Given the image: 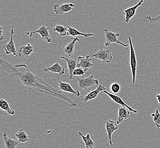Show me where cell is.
Listing matches in <instances>:
<instances>
[{
	"mask_svg": "<svg viewBox=\"0 0 160 148\" xmlns=\"http://www.w3.org/2000/svg\"><path fill=\"white\" fill-rule=\"evenodd\" d=\"M0 65L4 70L9 74L10 77H16L18 85L26 87L30 91L35 90L47 95L55 96L68 102V108H76L77 103L64 93L51 86L37 75L32 73L25 63L13 65L6 62L2 58L0 59Z\"/></svg>",
	"mask_w": 160,
	"mask_h": 148,
	"instance_id": "obj_1",
	"label": "cell"
},
{
	"mask_svg": "<svg viewBox=\"0 0 160 148\" xmlns=\"http://www.w3.org/2000/svg\"><path fill=\"white\" fill-rule=\"evenodd\" d=\"M129 49H130V61L129 64L131 67V70L132 77V86L133 87L135 84L136 79V71H137V59L136 55L135 50L133 46L132 40L131 37H128Z\"/></svg>",
	"mask_w": 160,
	"mask_h": 148,
	"instance_id": "obj_2",
	"label": "cell"
},
{
	"mask_svg": "<svg viewBox=\"0 0 160 148\" xmlns=\"http://www.w3.org/2000/svg\"><path fill=\"white\" fill-rule=\"evenodd\" d=\"M77 80L79 90H85L88 91L90 87L93 86H98L99 81L94 78V75H91L88 77H77Z\"/></svg>",
	"mask_w": 160,
	"mask_h": 148,
	"instance_id": "obj_3",
	"label": "cell"
},
{
	"mask_svg": "<svg viewBox=\"0 0 160 148\" xmlns=\"http://www.w3.org/2000/svg\"><path fill=\"white\" fill-rule=\"evenodd\" d=\"M119 36H120L119 33H114L112 31H109L106 29H105V46L108 47L111 43H117L128 49L129 45L127 43H122L118 40V38Z\"/></svg>",
	"mask_w": 160,
	"mask_h": 148,
	"instance_id": "obj_4",
	"label": "cell"
},
{
	"mask_svg": "<svg viewBox=\"0 0 160 148\" xmlns=\"http://www.w3.org/2000/svg\"><path fill=\"white\" fill-rule=\"evenodd\" d=\"M35 33H38L40 34V37L42 40L46 41L47 43H51L52 41L51 37L50 36V34L49 33V28H47L45 25H43L40 26L39 28V29L34 31H27L26 32V37L27 36H30V40H31L32 38V35L35 34Z\"/></svg>",
	"mask_w": 160,
	"mask_h": 148,
	"instance_id": "obj_5",
	"label": "cell"
},
{
	"mask_svg": "<svg viewBox=\"0 0 160 148\" xmlns=\"http://www.w3.org/2000/svg\"><path fill=\"white\" fill-rule=\"evenodd\" d=\"M92 56L97 59L102 61L105 63H110L113 58L112 53L110 50H105L103 48L93 54Z\"/></svg>",
	"mask_w": 160,
	"mask_h": 148,
	"instance_id": "obj_6",
	"label": "cell"
},
{
	"mask_svg": "<svg viewBox=\"0 0 160 148\" xmlns=\"http://www.w3.org/2000/svg\"><path fill=\"white\" fill-rule=\"evenodd\" d=\"M78 60L79 61V63H77V68H82L85 72L89 71L94 66V64L92 63V59L89 56H86V57L79 56L78 57Z\"/></svg>",
	"mask_w": 160,
	"mask_h": 148,
	"instance_id": "obj_7",
	"label": "cell"
},
{
	"mask_svg": "<svg viewBox=\"0 0 160 148\" xmlns=\"http://www.w3.org/2000/svg\"><path fill=\"white\" fill-rule=\"evenodd\" d=\"M74 7L75 5L73 3H65L62 5L56 4L53 6V10L56 15H62L70 12Z\"/></svg>",
	"mask_w": 160,
	"mask_h": 148,
	"instance_id": "obj_8",
	"label": "cell"
},
{
	"mask_svg": "<svg viewBox=\"0 0 160 148\" xmlns=\"http://www.w3.org/2000/svg\"><path fill=\"white\" fill-rule=\"evenodd\" d=\"M14 31V29L11 30V38L9 41H8V43L3 46V48L5 51L6 55L12 54V56L18 57L19 55H18V53L17 52L16 45L13 40Z\"/></svg>",
	"mask_w": 160,
	"mask_h": 148,
	"instance_id": "obj_9",
	"label": "cell"
},
{
	"mask_svg": "<svg viewBox=\"0 0 160 148\" xmlns=\"http://www.w3.org/2000/svg\"><path fill=\"white\" fill-rule=\"evenodd\" d=\"M102 92L106 93L108 96H109V97H110L114 102H115L116 103H117V104H119V105H122V107H126V108H127L129 111L132 112L134 113V114H138V111H137V110H136V109H133L132 108H131V107H129V105H127L126 103L124 102V100H123V99H122L119 96L116 95H115L114 93H111L108 92L106 90L103 91Z\"/></svg>",
	"mask_w": 160,
	"mask_h": 148,
	"instance_id": "obj_10",
	"label": "cell"
},
{
	"mask_svg": "<svg viewBox=\"0 0 160 148\" xmlns=\"http://www.w3.org/2000/svg\"><path fill=\"white\" fill-rule=\"evenodd\" d=\"M144 3V0H141L139 3L136 4L135 6L130 7L124 10L123 15L125 17V21L126 23H129V21L134 16H135L136 13V10L139 6H141L142 3Z\"/></svg>",
	"mask_w": 160,
	"mask_h": 148,
	"instance_id": "obj_11",
	"label": "cell"
},
{
	"mask_svg": "<svg viewBox=\"0 0 160 148\" xmlns=\"http://www.w3.org/2000/svg\"><path fill=\"white\" fill-rule=\"evenodd\" d=\"M119 129L118 124L113 120H108L106 123V130L108 133V138L109 140V144L113 146L112 141V136L113 133Z\"/></svg>",
	"mask_w": 160,
	"mask_h": 148,
	"instance_id": "obj_12",
	"label": "cell"
},
{
	"mask_svg": "<svg viewBox=\"0 0 160 148\" xmlns=\"http://www.w3.org/2000/svg\"><path fill=\"white\" fill-rule=\"evenodd\" d=\"M58 85L59 86V90L62 91L71 93L73 94L74 95L76 96L77 97H80L81 96V93L79 92V91H76V90H74L70 84L63 82L62 81H59V83H58Z\"/></svg>",
	"mask_w": 160,
	"mask_h": 148,
	"instance_id": "obj_13",
	"label": "cell"
},
{
	"mask_svg": "<svg viewBox=\"0 0 160 148\" xmlns=\"http://www.w3.org/2000/svg\"><path fill=\"white\" fill-rule=\"evenodd\" d=\"M60 58L67 62V66H68V71H69V75H68V76L64 75V77H69L71 80V79H73V72L74 70L77 68V63L76 60L73 58H66L65 56H61Z\"/></svg>",
	"mask_w": 160,
	"mask_h": 148,
	"instance_id": "obj_14",
	"label": "cell"
},
{
	"mask_svg": "<svg viewBox=\"0 0 160 148\" xmlns=\"http://www.w3.org/2000/svg\"><path fill=\"white\" fill-rule=\"evenodd\" d=\"M105 90H106V88L101 84L97 88L92 90V91H91L89 93L88 95H86L84 98H83V102H88L90 100L96 99V98H97V96H98L99 93L103 92Z\"/></svg>",
	"mask_w": 160,
	"mask_h": 148,
	"instance_id": "obj_15",
	"label": "cell"
},
{
	"mask_svg": "<svg viewBox=\"0 0 160 148\" xmlns=\"http://www.w3.org/2000/svg\"><path fill=\"white\" fill-rule=\"evenodd\" d=\"M43 71L46 72H52L53 74H59V75L64 76L65 68L60 65L59 62H57L55 64L52 66L51 67L47 68H43Z\"/></svg>",
	"mask_w": 160,
	"mask_h": 148,
	"instance_id": "obj_16",
	"label": "cell"
},
{
	"mask_svg": "<svg viewBox=\"0 0 160 148\" xmlns=\"http://www.w3.org/2000/svg\"><path fill=\"white\" fill-rule=\"evenodd\" d=\"M72 41H71L70 43H68L67 46H65L63 51L65 54H66L68 57H71L73 55L74 53V47H75V43L76 42H80L81 40L78 39V37H75L74 38H72Z\"/></svg>",
	"mask_w": 160,
	"mask_h": 148,
	"instance_id": "obj_17",
	"label": "cell"
},
{
	"mask_svg": "<svg viewBox=\"0 0 160 148\" xmlns=\"http://www.w3.org/2000/svg\"><path fill=\"white\" fill-rule=\"evenodd\" d=\"M34 47L30 43H28L27 45H23L20 48L19 56L21 58H28L34 52Z\"/></svg>",
	"mask_w": 160,
	"mask_h": 148,
	"instance_id": "obj_18",
	"label": "cell"
},
{
	"mask_svg": "<svg viewBox=\"0 0 160 148\" xmlns=\"http://www.w3.org/2000/svg\"><path fill=\"white\" fill-rule=\"evenodd\" d=\"M129 110L126 108L122 107L119 109L118 111V117L116 123L117 124H120L122 123V122L124 120H127L129 116H130V112Z\"/></svg>",
	"mask_w": 160,
	"mask_h": 148,
	"instance_id": "obj_19",
	"label": "cell"
},
{
	"mask_svg": "<svg viewBox=\"0 0 160 148\" xmlns=\"http://www.w3.org/2000/svg\"><path fill=\"white\" fill-rule=\"evenodd\" d=\"M3 136L4 144L6 148H16L17 146L18 145L19 143H20L18 140L17 141L16 140H13L10 137L6 131L3 132Z\"/></svg>",
	"mask_w": 160,
	"mask_h": 148,
	"instance_id": "obj_20",
	"label": "cell"
},
{
	"mask_svg": "<svg viewBox=\"0 0 160 148\" xmlns=\"http://www.w3.org/2000/svg\"><path fill=\"white\" fill-rule=\"evenodd\" d=\"M67 28L68 29L67 35L70 37H76L78 35H82L84 37H92L94 35V34L92 33H89V34L82 33L80 31H78L75 28L71 27L70 26H68Z\"/></svg>",
	"mask_w": 160,
	"mask_h": 148,
	"instance_id": "obj_21",
	"label": "cell"
},
{
	"mask_svg": "<svg viewBox=\"0 0 160 148\" xmlns=\"http://www.w3.org/2000/svg\"><path fill=\"white\" fill-rule=\"evenodd\" d=\"M80 136L82 137V139H83V142L85 143L86 148H94L95 146V143L91 139V136L89 133H88L86 136H84L81 132H78Z\"/></svg>",
	"mask_w": 160,
	"mask_h": 148,
	"instance_id": "obj_22",
	"label": "cell"
},
{
	"mask_svg": "<svg viewBox=\"0 0 160 148\" xmlns=\"http://www.w3.org/2000/svg\"><path fill=\"white\" fill-rule=\"evenodd\" d=\"M0 108L2 110L7 112L10 115H14L16 113L15 111L10 107L8 102L4 99H1L0 100Z\"/></svg>",
	"mask_w": 160,
	"mask_h": 148,
	"instance_id": "obj_23",
	"label": "cell"
},
{
	"mask_svg": "<svg viewBox=\"0 0 160 148\" xmlns=\"http://www.w3.org/2000/svg\"><path fill=\"white\" fill-rule=\"evenodd\" d=\"M15 136L18 140L19 142L21 143L28 142L29 141V138L28 135L25 132V130L23 129L19 130Z\"/></svg>",
	"mask_w": 160,
	"mask_h": 148,
	"instance_id": "obj_24",
	"label": "cell"
},
{
	"mask_svg": "<svg viewBox=\"0 0 160 148\" xmlns=\"http://www.w3.org/2000/svg\"><path fill=\"white\" fill-rule=\"evenodd\" d=\"M53 30L59 33L61 37H65V36L67 35L68 29L62 25H56L55 27L53 29Z\"/></svg>",
	"mask_w": 160,
	"mask_h": 148,
	"instance_id": "obj_25",
	"label": "cell"
},
{
	"mask_svg": "<svg viewBox=\"0 0 160 148\" xmlns=\"http://www.w3.org/2000/svg\"><path fill=\"white\" fill-rule=\"evenodd\" d=\"M151 116L153 117V120L157 128H160V113L158 109H156L154 114H152Z\"/></svg>",
	"mask_w": 160,
	"mask_h": 148,
	"instance_id": "obj_26",
	"label": "cell"
},
{
	"mask_svg": "<svg viewBox=\"0 0 160 148\" xmlns=\"http://www.w3.org/2000/svg\"><path fill=\"white\" fill-rule=\"evenodd\" d=\"M120 86L119 84L117 82H114L111 84V86H110V90L111 92L113 93L114 94H117L119 93L120 91Z\"/></svg>",
	"mask_w": 160,
	"mask_h": 148,
	"instance_id": "obj_27",
	"label": "cell"
},
{
	"mask_svg": "<svg viewBox=\"0 0 160 148\" xmlns=\"http://www.w3.org/2000/svg\"><path fill=\"white\" fill-rule=\"evenodd\" d=\"M85 71L81 68H76L73 72V75L74 76H84L85 74Z\"/></svg>",
	"mask_w": 160,
	"mask_h": 148,
	"instance_id": "obj_28",
	"label": "cell"
},
{
	"mask_svg": "<svg viewBox=\"0 0 160 148\" xmlns=\"http://www.w3.org/2000/svg\"><path fill=\"white\" fill-rule=\"evenodd\" d=\"M147 18L152 24L155 23V22H158L160 24V15L156 17H151L150 16H147Z\"/></svg>",
	"mask_w": 160,
	"mask_h": 148,
	"instance_id": "obj_29",
	"label": "cell"
},
{
	"mask_svg": "<svg viewBox=\"0 0 160 148\" xmlns=\"http://www.w3.org/2000/svg\"><path fill=\"white\" fill-rule=\"evenodd\" d=\"M0 31H1V35H0V40H6L7 41H9V40L6 38V37H3V30H2V28L1 26H0Z\"/></svg>",
	"mask_w": 160,
	"mask_h": 148,
	"instance_id": "obj_30",
	"label": "cell"
},
{
	"mask_svg": "<svg viewBox=\"0 0 160 148\" xmlns=\"http://www.w3.org/2000/svg\"><path fill=\"white\" fill-rule=\"evenodd\" d=\"M156 98H157V101L158 102V103L160 104V94H158L156 95Z\"/></svg>",
	"mask_w": 160,
	"mask_h": 148,
	"instance_id": "obj_31",
	"label": "cell"
}]
</instances>
